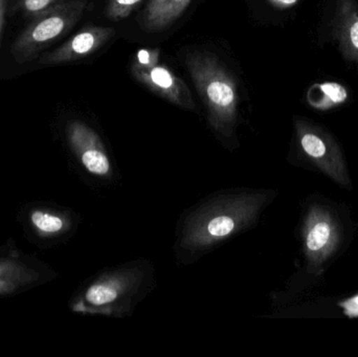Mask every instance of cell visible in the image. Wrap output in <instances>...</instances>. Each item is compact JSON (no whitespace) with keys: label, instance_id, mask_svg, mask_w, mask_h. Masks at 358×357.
<instances>
[{"label":"cell","instance_id":"obj_1","mask_svg":"<svg viewBox=\"0 0 358 357\" xmlns=\"http://www.w3.org/2000/svg\"><path fill=\"white\" fill-rule=\"evenodd\" d=\"M185 65L210 117L219 124L231 122L238 104L237 84L233 75L214 54L189 52Z\"/></svg>","mask_w":358,"mask_h":357},{"label":"cell","instance_id":"obj_2","mask_svg":"<svg viewBox=\"0 0 358 357\" xmlns=\"http://www.w3.org/2000/svg\"><path fill=\"white\" fill-rule=\"evenodd\" d=\"M88 0H65L41 16L15 40L10 54L18 64L35 60L55 40L65 35L82 18Z\"/></svg>","mask_w":358,"mask_h":357},{"label":"cell","instance_id":"obj_3","mask_svg":"<svg viewBox=\"0 0 358 357\" xmlns=\"http://www.w3.org/2000/svg\"><path fill=\"white\" fill-rule=\"evenodd\" d=\"M341 242V228L336 218L324 207H313L304 228L305 251L313 266L331 257Z\"/></svg>","mask_w":358,"mask_h":357},{"label":"cell","instance_id":"obj_4","mask_svg":"<svg viewBox=\"0 0 358 357\" xmlns=\"http://www.w3.org/2000/svg\"><path fill=\"white\" fill-rule=\"evenodd\" d=\"M115 35V29L113 27L86 25L60 48L40 57L39 63L56 65L80 60L96 52Z\"/></svg>","mask_w":358,"mask_h":357},{"label":"cell","instance_id":"obj_5","mask_svg":"<svg viewBox=\"0 0 358 357\" xmlns=\"http://www.w3.org/2000/svg\"><path fill=\"white\" fill-rule=\"evenodd\" d=\"M132 73L141 83L163 98L185 109L195 108L193 96L181 78L165 65L131 67Z\"/></svg>","mask_w":358,"mask_h":357},{"label":"cell","instance_id":"obj_6","mask_svg":"<svg viewBox=\"0 0 358 357\" xmlns=\"http://www.w3.org/2000/svg\"><path fill=\"white\" fill-rule=\"evenodd\" d=\"M301 146L313 165L343 187L350 186L346 163L338 149L315 132H304Z\"/></svg>","mask_w":358,"mask_h":357},{"label":"cell","instance_id":"obj_7","mask_svg":"<svg viewBox=\"0 0 358 357\" xmlns=\"http://www.w3.org/2000/svg\"><path fill=\"white\" fill-rule=\"evenodd\" d=\"M191 0H150L142 16L143 29L161 31L173 24Z\"/></svg>","mask_w":358,"mask_h":357},{"label":"cell","instance_id":"obj_8","mask_svg":"<svg viewBox=\"0 0 358 357\" xmlns=\"http://www.w3.org/2000/svg\"><path fill=\"white\" fill-rule=\"evenodd\" d=\"M31 220L38 231L45 234L60 232L64 226V222L60 217L42 211H34L31 215Z\"/></svg>","mask_w":358,"mask_h":357},{"label":"cell","instance_id":"obj_9","mask_svg":"<svg viewBox=\"0 0 358 357\" xmlns=\"http://www.w3.org/2000/svg\"><path fill=\"white\" fill-rule=\"evenodd\" d=\"M65 0H19V8L31 19L41 16Z\"/></svg>","mask_w":358,"mask_h":357},{"label":"cell","instance_id":"obj_10","mask_svg":"<svg viewBox=\"0 0 358 357\" xmlns=\"http://www.w3.org/2000/svg\"><path fill=\"white\" fill-rule=\"evenodd\" d=\"M117 293L113 287L107 285H94L86 293V300L92 305H106L117 300Z\"/></svg>","mask_w":358,"mask_h":357},{"label":"cell","instance_id":"obj_11","mask_svg":"<svg viewBox=\"0 0 358 357\" xmlns=\"http://www.w3.org/2000/svg\"><path fill=\"white\" fill-rule=\"evenodd\" d=\"M0 280L10 281L14 283L24 282V281L33 280V275L22 266H18L10 262L0 261Z\"/></svg>","mask_w":358,"mask_h":357},{"label":"cell","instance_id":"obj_12","mask_svg":"<svg viewBox=\"0 0 358 357\" xmlns=\"http://www.w3.org/2000/svg\"><path fill=\"white\" fill-rule=\"evenodd\" d=\"M142 0H109L107 17L110 20L119 21L129 16Z\"/></svg>","mask_w":358,"mask_h":357},{"label":"cell","instance_id":"obj_13","mask_svg":"<svg viewBox=\"0 0 358 357\" xmlns=\"http://www.w3.org/2000/svg\"><path fill=\"white\" fill-rule=\"evenodd\" d=\"M235 221L227 216H219L210 220L208 224V233L215 238H222L233 232L235 228Z\"/></svg>","mask_w":358,"mask_h":357},{"label":"cell","instance_id":"obj_14","mask_svg":"<svg viewBox=\"0 0 358 357\" xmlns=\"http://www.w3.org/2000/svg\"><path fill=\"white\" fill-rule=\"evenodd\" d=\"M159 50H141L136 54L132 66L151 67L159 64Z\"/></svg>","mask_w":358,"mask_h":357},{"label":"cell","instance_id":"obj_15","mask_svg":"<svg viewBox=\"0 0 358 357\" xmlns=\"http://www.w3.org/2000/svg\"><path fill=\"white\" fill-rule=\"evenodd\" d=\"M324 94L334 103H343L347 99L345 87L338 83H325L321 85Z\"/></svg>","mask_w":358,"mask_h":357},{"label":"cell","instance_id":"obj_16","mask_svg":"<svg viewBox=\"0 0 358 357\" xmlns=\"http://www.w3.org/2000/svg\"><path fill=\"white\" fill-rule=\"evenodd\" d=\"M17 289V283L10 281L0 280V293H8Z\"/></svg>","mask_w":358,"mask_h":357},{"label":"cell","instance_id":"obj_17","mask_svg":"<svg viewBox=\"0 0 358 357\" xmlns=\"http://www.w3.org/2000/svg\"><path fill=\"white\" fill-rule=\"evenodd\" d=\"M4 15H6V0H0V37L3 29Z\"/></svg>","mask_w":358,"mask_h":357},{"label":"cell","instance_id":"obj_18","mask_svg":"<svg viewBox=\"0 0 358 357\" xmlns=\"http://www.w3.org/2000/svg\"><path fill=\"white\" fill-rule=\"evenodd\" d=\"M351 40H352L353 45L358 48V21L353 24L351 29Z\"/></svg>","mask_w":358,"mask_h":357},{"label":"cell","instance_id":"obj_19","mask_svg":"<svg viewBox=\"0 0 358 357\" xmlns=\"http://www.w3.org/2000/svg\"><path fill=\"white\" fill-rule=\"evenodd\" d=\"M275 2H279L281 4H285V6H290V4L296 3V0H273Z\"/></svg>","mask_w":358,"mask_h":357}]
</instances>
